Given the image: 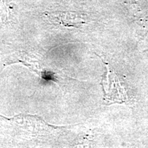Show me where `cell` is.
<instances>
[{
  "instance_id": "obj_1",
  "label": "cell",
  "mask_w": 148,
  "mask_h": 148,
  "mask_svg": "<svg viewBox=\"0 0 148 148\" xmlns=\"http://www.w3.org/2000/svg\"><path fill=\"white\" fill-rule=\"evenodd\" d=\"M107 67V73L103 75L102 84L104 100L112 103H121L127 100V92L121 81L114 73L108 64L105 63Z\"/></svg>"
}]
</instances>
